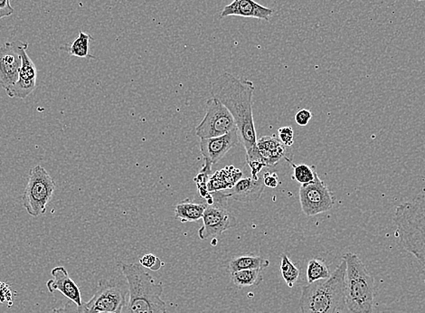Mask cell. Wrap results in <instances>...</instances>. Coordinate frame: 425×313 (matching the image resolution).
Masks as SVG:
<instances>
[{"label": "cell", "instance_id": "8", "mask_svg": "<svg viewBox=\"0 0 425 313\" xmlns=\"http://www.w3.org/2000/svg\"><path fill=\"white\" fill-rule=\"evenodd\" d=\"M129 286L122 279L112 278L101 280L88 303H84L89 313H122L127 303Z\"/></svg>", "mask_w": 425, "mask_h": 313}, {"label": "cell", "instance_id": "20", "mask_svg": "<svg viewBox=\"0 0 425 313\" xmlns=\"http://www.w3.org/2000/svg\"><path fill=\"white\" fill-rule=\"evenodd\" d=\"M270 265V261L261 256H243L236 257L230 261L228 265L229 272L242 271V270H264Z\"/></svg>", "mask_w": 425, "mask_h": 313}, {"label": "cell", "instance_id": "26", "mask_svg": "<svg viewBox=\"0 0 425 313\" xmlns=\"http://www.w3.org/2000/svg\"><path fill=\"white\" fill-rule=\"evenodd\" d=\"M140 265L143 266L144 268L158 271L163 266V263L159 257L154 256V254H147L140 259Z\"/></svg>", "mask_w": 425, "mask_h": 313}, {"label": "cell", "instance_id": "21", "mask_svg": "<svg viewBox=\"0 0 425 313\" xmlns=\"http://www.w3.org/2000/svg\"><path fill=\"white\" fill-rule=\"evenodd\" d=\"M261 271L263 270L250 269L230 272L231 280L240 289L246 287L258 286L264 280Z\"/></svg>", "mask_w": 425, "mask_h": 313}, {"label": "cell", "instance_id": "23", "mask_svg": "<svg viewBox=\"0 0 425 313\" xmlns=\"http://www.w3.org/2000/svg\"><path fill=\"white\" fill-rule=\"evenodd\" d=\"M286 161L289 162V164L291 166L292 168H294V176H292V179L296 180L298 183L303 184L310 183L312 181L316 180L317 176H318V173H317L316 166H309L307 164H294L292 162L291 159L286 156Z\"/></svg>", "mask_w": 425, "mask_h": 313}, {"label": "cell", "instance_id": "5", "mask_svg": "<svg viewBox=\"0 0 425 313\" xmlns=\"http://www.w3.org/2000/svg\"><path fill=\"white\" fill-rule=\"evenodd\" d=\"M345 305L351 313H373L375 279L356 254L347 253Z\"/></svg>", "mask_w": 425, "mask_h": 313}, {"label": "cell", "instance_id": "11", "mask_svg": "<svg viewBox=\"0 0 425 313\" xmlns=\"http://www.w3.org/2000/svg\"><path fill=\"white\" fill-rule=\"evenodd\" d=\"M29 45L27 42H7L0 47V88L7 91L18 80L22 55L21 52Z\"/></svg>", "mask_w": 425, "mask_h": 313}, {"label": "cell", "instance_id": "35", "mask_svg": "<svg viewBox=\"0 0 425 313\" xmlns=\"http://www.w3.org/2000/svg\"><path fill=\"white\" fill-rule=\"evenodd\" d=\"M0 20H1V17H0Z\"/></svg>", "mask_w": 425, "mask_h": 313}, {"label": "cell", "instance_id": "22", "mask_svg": "<svg viewBox=\"0 0 425 313\" xmlns=\"http://www.w3.org/2000/svg\"><path fill=\"white\" fill-rule=\"evenodd\" d=\"M92 40H94V38L89 34L80 31L78 38L69 47V45H66L63 49L66 53L72 55V57L94 59V55L89 53V43Z\"/></svg>", "mask_w": 425, "mask_h": 313}, {"label": "cell", "instance_id": "16", "mask_svg": "<svg viewBox=\"0 0 425 313\" xmlns=\"http://www.w3.org/2000/svg\"><path fill=\"white\" fill-rule=\"evenodd\" d=\"M266 189L264 183V175H261L258 180L250 177H243L233 187L232 189L224 190L233 201L242 203H251L259 201Z\"/></svg>", "mask_w": 425, "mask_h": 313}, {"label": "cell", "instance_id": "31", "mask_svg": "<svg viewBox=\"0 0 425 313\" xmlns=\"http://www.w3.org/2000/svg\"><path fill=\"white\" fill-rule=\"evenodd\" d=\"M264 183L266 187L271 189H275L279 185V179L276 173H264Z\"/></svg>", "mask_w": 425, "mask_h": 313}, {"label": "cell", "instance_id": "34", "mask_svg": "<svg viewBox=\"0 0 425 313\" xmlns=\"http://www.w3.org/2000/svg\"><path fill=\"white\" fill-rule=\"evenodd\" d=\"M99 313H120V312H99Z\"/></svg>", "mask_w": 425, "mask_h": 313}, {"label": "cell", "instance_id": "4", "mask_svg": "<svg viewBox=\"0 0 425 313\" xmlns=\"http://www.w3.org/2000/svg\"><path fill=\"white\" fill-rule=\"evenodd\" d=\"M346 262L342 260L331 277L304 285L301 291V313H336L345 305Z\"/></svg>", "mask_w": 425, "mask_h": 313}, {"label": "cell", "instance_id": "32", "mask_svg": "<svg viewBox=\"0 0 425 313\" xmlns=\"http://www.w3.org/2000/svg\"><path fill=\"white\" fill-rule=\"evenodd\" d=\"M14 13V8L11 7L10 0H0V17H7Z\"/></svg>", "mask_w": 425, "mask_h": 313}, {"label": "cell", "instance_id": "13", "mask_svg": "<svg viewBox=\"0 0 425 313\" xmlns=\"http://www.w3.org/2000/svg\"><path fill=\"white\" fill-rule=\"evenodd\" d=\"M27 48H29V45L24 47L21 52L22 64H21L18 80L15 85L6 91L8 97L26 99L36 87L38 71H36L35 63L27 53Z\"/></svg>", "mask_w": 425, "mask_h": 313}, {"label": "cell", "instance_id": "1", "mask_svg": "<svg viewBox=\"0 0 425 313\" xmlns=\"http://www.w3.org/2000/svg\"><path fill=\"white\" fill-rule=\"evenodd\" d=\"M255 87L247 79H241L231 73H221L211 85L212 97L217 98L232 115L238 130L240 141L246 152V163L250 168L252 179L258 180L266 168L257 149L252 97Z\"/></svg>", "mask_w": 425, "mask_h": 313}, {"label": "cell", "instance_id": "28", "mask_svg": "<svg viewBox=\"0 0 425 313\" xmlns=\"http://www.w3.org/2000/svg\"><path fill=\"white\" fill-rule=\"evenodd\" d=\"M51 313H89L87 310L85 309L84 303L82 306H77L75 303L73 302L67 303L66 305L59 307V308H55Z\"/></svg>", "mask_w": 425, "mask_h": 313}, {"label": "cell", "instance_id": "33", "mask_svg": "<svg viewBox=\"0 0 425 313\" xmlns=\"http://www.w3.org/2000/svg\"><path fill=\"white\" fill-rule=\"evenodd\" d=\"M415 1L421 2V1H425V0H415Z\"/></svg>", "mask_w": 425, "mask_h": 313}, {"label": "cell", "instance_id": "18", "mask_svg": "<svg viewBox=\"0 0 425 313\" xmlns=\"http://www.w3.org/2000/svg\"><path fill=\"white\" fill-rule=\"evenodd\" d=\"M242 176L241 170L229 166L212 175L206 184V189L208 192H215L232 189L242 179Z\"/></svg>", "mask_w": 425, "mask_h": 313}, {"label": "cell", "instance_id": "27", "mask_svg": "<svg viewBox=\"0 0 425 313\" xmlns=\"http://www.w3.org/2000/svg\"><path fill=\"white\" fill-rule=\"evenodd\" d=\"M278 138L283 145L291 147L294 143V131L291 126L280 128L278 130Z\"/></svg>", "mask_w": 425, "mask_h": 313}, {"label": "cell", "instance_id": "25", "mask_svg": "<svg viewBox=\"0 0 425 313\" xmlns=\"http://www.w3.org/2000/svg\"><path fill=\"white\" fill-rule=\"evenodd\" d=\"M281 272L289 288H292L300 277V270L289 260L287 254H281Z\"/></svg>", "mask_w": 425, "mask_h": 313}, {"label": "cell", "instance_id": "9", "mask_svg": "<svg viewBox=\"0 0 425 313\" xmlns=\"http://www.w3.org/2000/svg\"><path fill=\"white\" fill-rule=\"evenodd\" d=\"M235 129L237 126L229 110L217 98H209L206 101L205 117L196 128L198 137L200 139L220 137Z\"/></svg>", "mask_w": 425, "mask_h": 313}, {"label": "cell", "instance_id": "29", "mask_svg": "<svg viewBox=\"0 0 425 313\" xmlns=\"http://www.w3.org/2000/svg\"><path fill=\"white\" fill-rule=\"evenodd\" d=\"M312 119V112L308 109H301L298 110L296 115H295V122H296V124L298 126H301V127H304V126L309 124V122Z\"/></svg>", "mask_w": 425, "mask_h": 313}, {"label": "cell", "instance_id": "30", "mask_svg": "<svg viewBox=\"0 0 425 313\" xmlns=\"http://www.w3.org/2000/svg\"><path fill=\"white\" fill-rule=\"evenodd\" d=\"M12 297H13V294H12L9 285L0 282V303L11 302Z\"/></svg>", "mask_w": 425, "mask_h": 313}, {"label": "cell", "instance_id": "3", "mask_svg": "<svg viewBox=\"0 0 425 313\" xmlns=\"http://www.w3.org/2000/svg\"><path fill=\"white\" fill-rule=\"evenodd\" d=\"M123 275L129 286V300L122 313H167L160 298L163 284L138 263H122Z\"/></svg>", "mask_w": 425, "mask_h": 313}, {"label": "cell", "instance_id": "15", "mask_svg": "<svg viewBox=\"0 0 425 313\" xmlns=\"http://www.w3.org/2000/svg\"><path fill=\"white\" fill-rule=\"evenodd\" d=\"M273 14L272 8L264 7L254 0H233L231 4L224 7L223 11L221 12L220 17L238 16L270 21Z\"/></svg>", "mask_w": 425, "mask_h": 313}, {"label": "cell", "instance_id": "17", "mask_svg": "<svg viewBox=\"0 0 425 313\" xmlns=\"http://www.w3.org/2000/svg\"><path fill=\"white\" fill-rule=\"evenodd\" d=\"M257 149L266 168H273L281 159H285L286 146L275 135L264 136L257 140Z\"/></svg>", "mask_w": 425, "mask_h": 313}, {"label": "cell", "instance_id": "12", "mask_svg": "<svg viewBox=\"0 0 425 313\" xmlns=\"http://www.w3.org/2000/svg\"><path fill=\"white\" fill-rule=\"evenodd\" d=\"M239 143L240 137L237 129L223 136L200 139V152L205 159L201 173L210 175L212 166L217 164L230 150Z\"/></svg>", "mask_w": 425, "mask_h": 313}, {"label": "cell", "instance_id": "6", "mask_svg": "<svg viewBox=\"0 0 425 313\" xmlns=\"http://www.w3.org/2000/svg\"><path fill=\"white\" fill-rule=\"evenodd\" d=\"M203 199L206 203V210L202 217L203 226L199 230L201 240L217 238L228 229L236 226V217L228 205L230 198L224 190L209 192Z\"/></svg>", "mask_w": 425, "mask_h": 313}, {"label": "cell", "instance_id": "19", "mask_svg": "<svg viewBox=\"0 0 425 313\" xmlns=\"http://www.w3.org/2000/svg\"><path fill=\"white\" fill-rule=\"evenodd\" d=\"M205 210V202H194L186 199L175 205V217L182 223L196 222V221L202 219Z\"/></svg>", "mask_w": 425, "mask_h": 313}, {"label": "cell", "instance_id": "2", "mask_svg": "<svg viewBox=\"0 0 425 313\" xmlns=\"http://www.w3.org/2000/svg\"><path fill=\"white\" fill-rule=\"evenodd\" d=\"M395 222L403 249L425 269V188L411 201L397 205Z\"/></svg>", "mask_w": 425, "mask_h": 313}, {"label": "cell", "instance_id": "24", "mask_svg": "<svg viewBox=\"0 0 425 313\" xmlns=\"http://www.w3.org/2000/svg\"><path fill=\"white\" fill-rule=\"evenodd\" d=\"M331 272L326 266L324 261L313 259L308 263L307 280L308 284L320 280H325L331 277Z\"/></svg>", "mask_w": 425, "mask_h": 313}, {"label": "cell", "instance_id": "7", "mask_svg": "<svg viewBox=\"0 0 425 313\" xmlns=\"http://www.w3.org/2000/svg\"><path fill=\"white\" fill-rule=\"evenodd\" d=\"M55 180L41 165L30 170L29 182L23 194V205L27 213L33 217L45 214L46 207L53 198Z\"/></svg>", "mask_w": 425, "mask_h": 313}, {"label": "cell", "instance_id": "14", "mask_svg": "<svg viewBox=\"0 0 425 313\" xmlns=\"http://www.w3.org/2000/svg\"><path fill=\"white\" fill-rule=\"evenodd\" d=\"M51 274L53 279L46 284L49 293H53L55 291H59L64 296L69 298L71 302L75 303L77 306H82L84 303L81 291L70 277L67 270L64 266H57L52 270Z\"/></svg>", "mask_w": 425, "mask_h": 313}, {"label": "cell", "instance_id": "10", "mask_svg": "<svg viewBox=\"0 0 425 313\" xmlns=\"http://www.w3.org/2000/svg\"><path fill=\"white\" fill-rule=\"evenodd\" d=\"M301 210L308 217L318 216L333 208L336 196L324 181L317 176L312 182L303 184L298 189Z\"/></svg>", "mask_w": 425, "mask_h": 313}]
</instances>
